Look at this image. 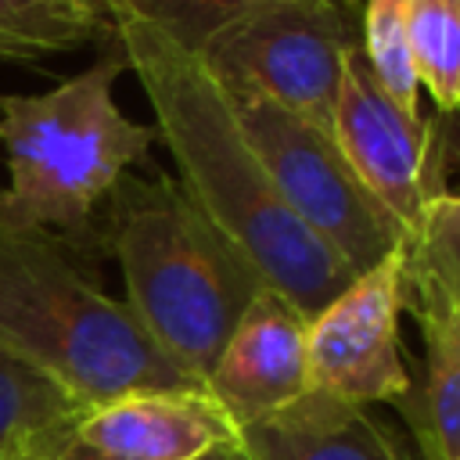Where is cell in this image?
Here are the masks:
<instances>
[{
	"mask_svg": "<svg viewBox=\"0 0 460 460\" xmlns=\"http://www.w3.org/2000/svg\"><path fill=\"white\" fill-rule=\"evenodd\" d=\"M111 32L155 108V129L180 169V190L270 291L313 320L352 280V270L288 208L241 129L230 93L194 54L151 25L111 14Z\"/></svg>",
	"mask_w": 460,
	"mask_h": 460,
	"instance_id": "6da1fadb",
	"label": "cell"
},
{
	"mask_svg": "<svg viewBox=\"0 0 460 460\" xmlns=\"http://www.w3.org/2000/svg\"><path fill=\"white\" fill-rule=\"evenodd\" d=\"M0 352L22 359L83 410L133 392L201 388L104 295L54 234L0 216Z\"/></svg>",
	"mask_w": 460,
	"mask_h": 460,
	"instance_id": "7a4b0ae2",
	"label": "cell"
},
{
	"mask_svg": "<svg viewBox=\"0 0 460 460\" xmlns=\"http://www.w3.org/2000/svg\"><path fill=\"white\" fill-rule=\"evenodd\" d=\"M104 201L129 313L176 370L205 385L266 284L169 176H122Z\"/></svg>",
	"mask_w": 460,
	"mask_h": 460,
	"instance_id": "3957f363",
	"label": "cell"
},
{
	"mask_svg": "<svg viewBox=\"0 0 460 460\" xmlns=\"http://www.w3.org/2000/svg\"><path fill=\"white\" fill-rule=\"evenodd\" d=\"M119 72H126V54L111 32L108 50L86 72L47 93L0 97L7 155L0 216L47 234H79L129 165L147 158L158 129L122 115Z\"/></svg>",
	"mask_w": 460,
	"mask_h": 460,
	"instance_id": "277c9868",
	"label": "cell"
},
{
	"mask_svg": "<svg viewBox=\"0 0 460 460\" xmlns=\"http://www.w3.org/2000/svg\"><path fill=\"white\" fill-rule=\"evenodd\" d=\"M359 40L349 0H270L219 29L194 58L234 97H262L334 137L345 50Z\"/></svg>",
	"mask_w": 460,
	"mask_h": 460,
	"instance_id": "5b68a950",
	"label": "cell"
},
{
	"mask_svg": "<svg viewBox=\"0 0 460 460\" xmlns=\"http://www.w3.org/2000/svg\"><path fill=\"white\" fill-rule=\"evenodd\" d=\"M230 104L288 208L352 270V277L410 244L402 226L359 183L331 133L262 97L230 93Z\"/></svg>",
	"mask_w": 460,
	"mask_h": 460,
	"instance_id": "8992f818",
	"label": "cell"
},
{
	"mask_svg": "<svg viewBox=\"0 0 460 460\" xmlns=\"http://www.w3.org/2000/svg\"><path fill=\"white\" fill-rule=\"evenodd\" d=\"M334 144L359 176V183L381 201V208L413 241L428 201L446 187V158L438 137V115L420 119L402 111L377 83L359 40L345 50Z\"/></svg>",
	"mask_w": 460,
	"mask_h": 460,
	"instance_id": "52a82bcc",
	"label": "cell"
},
{
	"mask_svg": "<svg viewBox=\"0 0 460 460\" xmlns=\"http://www.w3.org/2000/svg\"><path fill=\"white\" fill-rule=\"evenodd\" d=\"M406 244L356 273L305 323V385L341 402H402L413 392L399 352Z\"/></svg>",
	"mask_w": 460,
	"mask_h": 460,
	"instance_id": "ba28073f",
	"label": "cell"
},
{
	"mask_svg": "<svg viewBox=\"0 0 460 460\" xmlns=\"http://www.w3.org/2000/svg\"><path fill=\"white\" fill-rule=\"evenodd\" d=\"M305 323L309 320L270 288L244 309L201 385L234 428L270 417L309 392Z\"/></svg>",
	"mask_w": 460,
	"mask_h": 460,
	"instance_id": "9c48e42d",
	"label": "cell"
},
{
	"mask_svg": "<svg viewBox=\"0 0 460 460\" xmlns=\"http://www.w3.org/2000/svg\"><path fill=\"white\" fill-rule=\"evenodd\" d=\"M234 420L205 388L133 392L79 417L75 438L129 460H198L234 442Z\"/></svg>",
	"mask_w": 460,
	"mask_h": 460,
	"instance_id": "30bf717a",
	"label": "cell"
},
{
	"mask_svg": "<svg viewBox=\"0 0 460 460\" xmlns=\"http://www.w3.org/2000/svg\"><path fill=\"white\" fill-rule=\"evenodd\" d=\"M244 460H420L367 406L305 392L284 410L234 431Z\"/></svg>",
	"mask_w": 460,
	"mask_h": 460,
	"instance_id": "8fae6325",
	"label": "cell"
},
{
	"mask_svg": "<svg viewBox=\"0 0 460 460\" xmlns=\"http://www.w3.org/2000/svg\"><path fill=\"white\" fill-rule=\"evenodd\" d=\"M406 288L424 334V392L413 417L420 460H460V305L410 255Z\"/></svg>",
	"mask_w": 460,
	"mask_h": 460,
	"instance_id": "7c38bea8",
	"label": "cell"
},
{
	"mask_svg": "<svg viewBox=\"0 0 460 460\" xmlns=\"http://www.w3.org/2000/svg\"><path fill=\"white\" fill-rule=\"evenodd\" d=\"M86 410L43 374L0 352V460H47Z\"/></svg>",
	"mask_w": 460,
	"mask_h": 460,
	"instance_id": "4fadbf2b",
	"label": "cell"
},
{
	"mask_svg": "<svg viewBox=\"0 0 460 460\" xmlns=\"http://www.w3.org/2000/svg\"><path fill=\"white\" fill-rule=\"evenodd\" d=\"M111 40L104 0H0V61H36Z\"/></svg>",
	"mask_w": 460,
	"mask_h": 460,
	"instance_id": "5bb4252c",
	"label": "cell"
},
{
	"mask_svg": "<svg viewBox=\"0 0 460 460\" xmlns=\"http://www.w3.org/2000/svg\"><path fill=\"white\" fill-rule=\"evenodd\" d=\"M406 29L417 83L438 115L460 111V0H410Z\"/></svg>",
	"mask_w": 460,
	"mask_h": 460,
	"instance_id": "9a60e30c",
	"label": "cell"
},
{
	"mask_svg": "<svg viewBox=\"0 0 460 460\" xmlns=\"http://www.w3.org/2000/svg\"><path fill=\"white\" fill-rule=\"evenodd\" d=\"M406 4L410 0H363V25H359V47L377 75V83L388 90V97L410 111L420 115L417 97V68L410 54V29H406Z\"/></svg>",
	"mask_w": 460,
	"mask_h": 460,
	"instance_id": "2e32d148",
	"label": "cell"
},
{
	"mask_svg": "<svg viewBox=\"0 0 460 460\" xmlns=\"http://www.w3.org/2000/svg\"><path fill=\"white\" fill-rule=\"evenodd\" d=\"M259 4L270 0H104L108 18L122 14L144 22L187 54H198L219 29H226L234 18L248 14Z\"/></svg>",
	"mask_w": 460,
	"mask_h": 460,
	"instance_id": "e0dca14e",
	"label": "cell"
},
{
	"mask_svg": "<svg viewBox=\"0 0 460 460\" xmlns=\"http://www.w3.org/2000/svg\"><path fill=\"white\" fill-rule=\"evenodd\" d=\"M406 255L460 302V190H442L428 201Z\"/></svg>",
	"mask_w": 460,
	"mask_h": 460,
	"instance_id": "ac0fdd59",
	"label": "cell"
},
{
	"mask_svg": "<svg viewBox=\"0 0 460 460\" xmlns=\"http://www.w3.org/2000/svg\"><path fill=\"white\" fill-rule=\"evenodd\" d=\"M47 460H129V456H115V453H104V449H93V446H86V442H79L75 435L61 446V449H54Z\"/></svg>",
	"mask_w": 460,
	"mask_h": 460,
	"instance_id": "d6986e66",
	"label": "cell"
},
{
	"mask_svg": "<svg viewBox=\"0 0 460 460\" xmlns=\"http://www.w3.org/2000/svg\"><path fill=\"white\" fill-rule=\"evenodd\" d=\"M198 460H244V456L234 449V442H223V446L208 449V453H205V456H198Z\"/></svg>",
	"mask_w": 460,
	"mask_h": 460,
	"instance_id": "ffe728a7",
	"label": "cell"
},
{
	"mask_svg": "<svg viewBox=\"0 0 460 460\" xmlns=\"http://www.w3.org/2000/svg\"><path fill=\"white\" fill-rule=\"evenodd\" d=\"M456 305H460V302H456Z\"/></svg>",
	"mask_w": 460,
	"mask_h": 460,
	"instance_id": "44dd1931",
	"label": "cell"
}]
</instances>
